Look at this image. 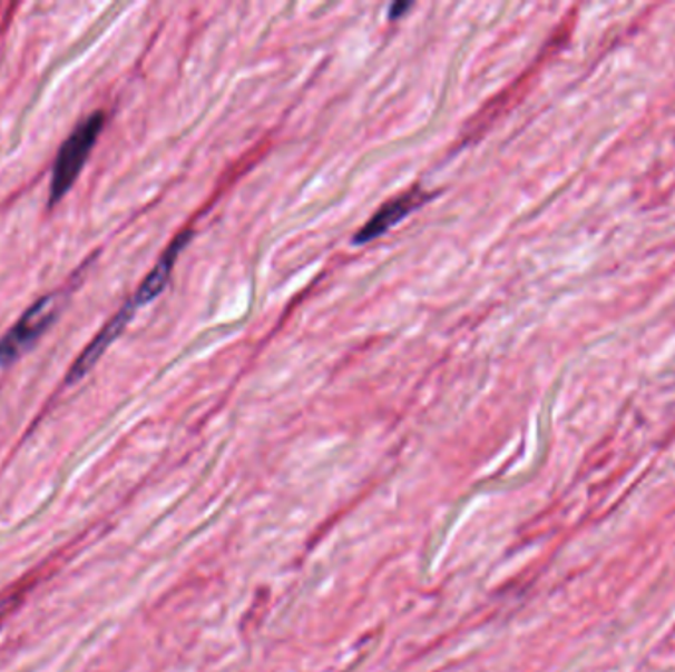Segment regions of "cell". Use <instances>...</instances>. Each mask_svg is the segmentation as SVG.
<instances>
[{
	"mask_svg": "<svg viewBox=\"0 0 675 672\" xmlns=\"http://www.w3.org/2000/svg\"><path fill=\"white\" fill-rule=\"evenodd\" d=\"M105 125V112H91L86 121L79 122L76 130L61 145L56 156L50 181V206H56L78 180L84 170L89 152L96 147L97 138Z\"/></svg>",
	"mask_w": 675,
	"mask_h": 672,
	"instance_id": "1",
	"label": "cell"
},
{
	"mask_svg": "<svg viewBox=\"0 0 675 672\" xmlns=\"http://www.w3.org/2000/svg\"><path fill=\"white\" fill-rule=\"evenodd\" d=\"M61 300L58 294L43 296L28 308L17 324L0 337V367H9L18 362L40 337L52 328L60 314Z\"/></svg>",
	"mask_w": 675,
	"mask_h": 672,
	"instance_id": "2",
	"label": "cell"
},
{
	"mask_svg": "<svg viewBox=\"0 0 675 672\" xmlns=\"http://www.w3.org/2000/svg\"><path fill=\"white\" fill-rule=\"evenodd\" d=\"M429 198L431 196L424 194L421 188H413L408 194L383 204L380 211L358 231L354 237L355 245L375 241L381 235L388 234L393 225H398L401 219H405L411 211H415L417 207L423 206Z\"/></svg>",
	"mask_w": 675,
	"mask_h": 672,
	"instance_id": "3",
	"label": "cell"
},
{
	"mask_svg": "<svg viewBox=\"0 0 675 672\" xmlns=\"http://www.w3.org/2000/svg\"><path fill=\"white\" fill-rule=\"evenodd\" d=\"M137 310H139V308L135 306L133 300H129V303L123 306L121 310L117 312V314L105 324V328L97 334L96 339L87 345L86 352L79 355L76 363L71 365L70 373H68V383H78V381L86 377L89 370L96 367L99 357L107 352V347H109L117 337L121 336L125 328H127V324H129Z\"/></svg>",
	"mask_w": 675,
	"mask_h": 672,
	"instance_id": "4",
	"label": "cell"
},
{
	"mask_svg": "<svg viewBox=\"0 0 675 672\" xmlns=\"http://www.w3.org/2000/svg\"><path fill=\"white\" fill-rule=\"evenodd\" d=\"M190 237L192 231H184V234L178 235V237L168 245V249L163 253V257L158 259L155 268H153V270L148 273L147 278L143 280L139 290L130 298L137 308L147 306L148 303L155 300L156 296L163 294L166 285H168V280H170V275H173L174 263L180 257V253H183L184 247L190 241Z\"/></svg>",
	"mask_w": 675,
	"mask_h": 672,
	"instance_id": "5",
	"label": "cell"
},
{
	"mask_svg": "<svg viewBox=\"0 0 675 672\" xmlns=\"http://www.w3.org/2000/svg\"><path fill=\"white\" fill-rule=\"evenodd\" d=\"M409 9H413V4L411 2H395L390 10L391 20H395V18L403 17Z\"/></svg>",
	"mask_w": 675,
	"mask_h": 672,
	"instance_id": "6",
	"label": "cell"
}]
</instances>
